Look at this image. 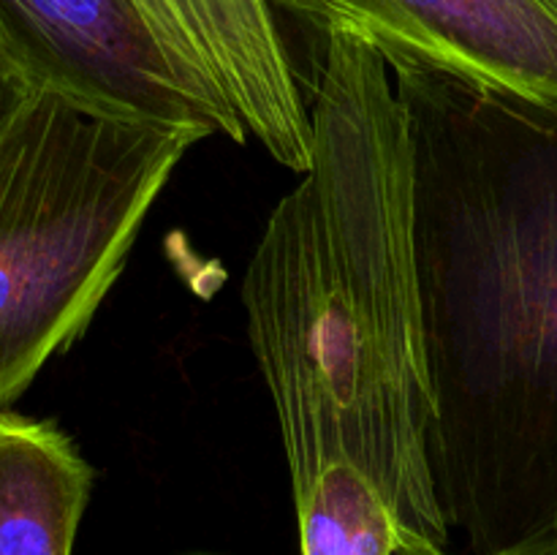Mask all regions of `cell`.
<instances>
[{
  "label": "cell",
  "instance_id": "obj_5",
  "mask_svg": "<svg viewBox=\"0 0 557 555\" xmlns=\"http://www.w3.org/2000/svg\"><path fill=\"white\" fill-rule=\"evenodd\" d=\"M319 33L346 30L384 60L557 103V0H272Z\"/></svg>",
  "mask_w": 557,
  "mask_h": 555
},
{
  "label": "cell",
  "instance_id": "obj_4",
  "mask_svg": "<svg viewBox=\"0 0 557 555\" xmlns=\"http://www.w3.org/2000/svg\"><path fill=\"white\" fill-rule=\"evenodd\" d=\"M16 87H41L92 112L194 128L248 145L228 107L169 60L131 0H0Z\"/></svg>",
  "mask_w": 557,
  "mask_h": 555
},
{
  "label": "cell",
  "instance_id": "obj_9",
  "mask_svg": "<svg viewBox=\"0 0 557 555\" xmlns=\"http://www.w3.org/2000/svg\"><path fill=\"white\" fill-rule=\"evenodd\" d=\"M16 87V69L11 63L9 47L3 41V33H0V98H3L5 90H14Z\"/></svg>",
  "mask_w": 557,
  "mask_h": 555
},
{
  "label": "cell",
  "instance_id": "obj_1",
  "mask_svg": "<svg viewBox=\"0 0 557 555\" xmlns=\"http://www.w3.org/2000/svg\"><path fill=\"white\" fill-rule=\"evenodd\" d=\"M321 38L313 158L243 278L250 351L302 555H392L408 536L446 547L406 109L373 44L346 30Z\"/></svg>",
  "mask_w": 557,
  "mask_h": 555
},
{
  "label": "cell",
  "instance_id": "obj_6",
  "mask_svg": "<svg viewBox=\"0 0 557 555\" xmlns=\"http://www.w3.org/2000/svg\"><path fill=\"white\" fill-rule=\"evenodd\" d=\"M177 71L228 107L248 139L302 174L313 158L302 98L272 0H131Z\"/></svg>",
  "mask_w": 557,
  "mask_h": 555
},
{
  "label": "cell",
  "instance_id": "obj_7",
  "mask_svg": "<svg viewBox=\"0 0 557 555\" xmlns=\"http://www.w3.org/2000/svg\"><path fill=\"white\" fill-rule=\"evenodd\" d=\"M92 479L58 422L0 414V555H74Z\"/></svg>",
  "mask_w": 557,
  "mask_h": 555
},
{
  "label": "cell",
  "instance_id": "obj_3",
  "mask_svg": "<svg viewBox=\"0 0 557 555\" xmlns=\"http://www.w3.org/2000/svg\"><path fill=\"white\" fill-rule=\"evenodd\" d=\"M205 139L41 87L3 92L0 414L85 335L174 169Z\"/></svg>",
  "mask_w": 557,
  "mask_h": 555
},
{
  "label": "cell",
  "instance_id": "obj_2",
  "mask_svg": "<svg viewBox=\"0 0 557 555\" xmlns=\"http://www.w3.org/2000/svg\"><path fill=\"white\" fill-rule=\"evenodd\" d=\"M386 65L413 152L441 511L473 555H557V103Z\"/></svg>",
  "mask_w": 557,
  "mask_h": 555
},
{
  "label": "cell",
  "instance_id": "obj_8",
  "mask_svg": "<svg viewBox=\"0 0 557 555\" xmlns=\"http://www.w3.org/2000/svg\"><path fill=\"white\" fill-rule=\"evenodd\" d=\"M392 555H449L446 553L441 544H433V542H424V539H403L400 544L395 547V553Z\"/></svg>",
  "mask_w": 557,
  "mask_h": 555
}]
</instances>
